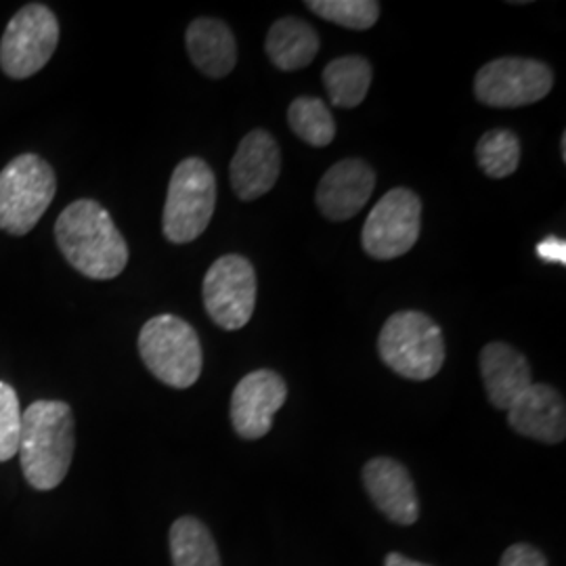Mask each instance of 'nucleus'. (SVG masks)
<instances>
[{
  "mask_svg": "<svg viewBox=\"0 0 566 566\" xmlns=\"http://www.w3.org/2000/svg\"><path fill=\"white\" fill-rule=\"evenodd\" d=\"M521 142L507 128H493L476 143V163L489 179H506L521 164Z\"/></svg>",
  "mask_w": 566,
  "mask_h": 566,
  "instance_id": "22",
  "label": "nucleus"
},
{
  "mask_svg": "<svg viewBox=\"0 0 566 566\" xmlns=\"http://www.w3.org/2000/svg\"><path fill=\"white\" fill-rule=\"evenodd\" d=\"M74 413L65 401L41 399L21 416L20 460L23 476L39 491H51L70 472L76 434Z\"/></svg>",
  "mask_w": 566,
  "mask_h": 566,
  "instance_id": "2",
  "label": "nucleus"
},
{
  "mask_svg": "<svg viewBox=\"0 0 566 566\" xmlns=\"http://www.w3.org/2000/svg\"><path fill=\"white\" fill-rule=\"evenodd\" d=\"M170 556L175 566H221L212 533L196 516H181L170 526Z\"/></svg>",
  "mask_w": 566,
  "mask_h": 566,
  "instance_id": "20",
  "label": "nucleus"
},
{
  "mask_svg": "<svg viewBox=\"0 0 566 566\" xmlns=\"http://www.w3.org/2000/svg\"><path fill=\"white\" fill-rule=\"evenodd\" d=\"M422 231V200L411 189H390L374 206L361 231L364 250L376 261L407 254Z\"/></svg>",
  "mask_w": 566,
  "mask_h": 566,
  "instance_id": "8",
  "label": "nucleus"
},
{
  "mask_svg": "<svg viewBox=\"0 0 566 566\" xmlns=\"http://www.w3.org/2000/svg\"><path fill=\"white\" fill-rule=\"evenodd\" d=\"M376 189V172L359 158H346L334 164L319 181L315 200L329 221H348L364 210Z\"/></svg>",
  "mask_w": 566,
  "mask_h": 566,
  "instance_id": "13",
  "label": "nucleus"
},
{
  "mask_svg": "<svg viewBox=\"0 0 566 566\" xmlns=\"http://www.w3.org/2000/svg\"><path fill=\"white\" fill-rule=\"evenodd\" d=\"M385 566H430L422 565V563H416V560H411V558H407L403 554H399V552H390L388 556L385 558Z\"/></svg>",
  "mask_w": 566,
  "mask_h": 566,
  "instance_id": "27",
  "label": "nucleus"
},
{
  "mask_svg": "<svg viewBox=\"0 0 566 566\" xmlns=\"http://www.w3.org/2000/svg\"><path fill=\"white\" fill-rule=\"evenodd\" d=\"M560 151H563V160L566 163V135H563V143H560Z\"/></svg>",
  "mask_w": 566,
  "mask_h": 566,
  "instance_id": "28",
  "label": "nucleus"
},
{
  "mask_svg": "<svg viewBox=\"0 0 566 566\" xmlns=\"http://www.w3.org/2000/svg\"><path fill=\"white\" fill-rule=\"evenodd\" d=\"M481 376L489 403L506 411L533 385L525 355L506 343H489L481 350Z\"/></svg>",
  "mask_w": 566,
  "mask_h": 566,
  "instance_id": "16",
  "label": "nucleus"
},
{
  "mask_svg": "<svg viewBox=\"0 0 566 566\" xmlns=\"http://www.w3.org/2000/svg\"><path fill=\"white\" fill-rule=\"evenodd\" d=\"M282 172V149L271 133L256 128L243 137L229 168L231 187L243 202L269 193Z\"/></svg>",
  "mask_w": 566,
  "mask_h": 566,
  "instance_id": "12",
  "label": "nucleus"
},
{
  "mask_svg": "<svg viewBox=\"0 0 566 566\" xmlns=\"http://www.w3.org/2000/svg\"><path fill=\"white\" fill-rule=\"evenodd\" d=\"M554 72L544 61L500 57L483 65L474 78V95L495 109H514L546 99Z\"/></svg>",
  "mask_w": 566,
  "mask_h": 566,
  "instance_id": "10",
  "label": "nucleus"
},
{
  "mask_svg": "<svg viewBox=\"0 0 566 566\" xmlns=\"http://www.w3.org/2000/svg\"><path fill=\"white\" fill-rule=\"evenodd\" d=\"M378 353L386 367L401 378L426 382L446 364V338L424 313L399 311L386 319L378 336Z\"/></svg>",
  "mask_w": 566,
  "mask_h": 566,
  "instance_id": "3",
  "label": "nucleus"
},
{
  "mask_svg": "<svg viewBox=\"0 0 566 566\" xmlns=\"http://www.w3.org/2000/svg\"><path fill=\"white\" fill-rule=\"evenodd\" d=\"M256 271L240 254L217 259L203 277V306L210 319L227 332L242 329L256 306Z\"/></svg>",
  "mask_w": 566,
  "mask_h": 566,
  "instance_id": "9",
  "label": "nucleus"
},
{
  "mask_svg": "<svg viewBox=\"0 0 566 566\" xmlns=\"http://www.w3.org/2000/svg\"><path fill=\"white\" fill-rule=\"evenodd\" d=\"M264 49L275 67L282 72H296L311 65L317 57L319 36L306 21L283 18L271 25Z\"/></svg>",
  "mask_w": 566,
  "mask_h": 566,
  "instance_id": "18",
  "label": "nucleus"
},
{
  "mask_svg": "<svg viewBox=\"0 0 566 566\" xmlns=\"http://www.w3.org/2000/svg\"><path fill=\"white\" fill-rule=\"evenodd\" d=\"M21 416L15 388L0 380V462H9L20 451Z\"/></svg>",
  "mask_w": 566,
  "mask_h": 566,
  "instance_id": "24",
  "label": "nucleus"
},
{
  "mask_svg": "<svg viewBox=\"0 0 566 566\" xmlns=\"http://www.w3.org/2000/svg\"><path fill=\"white\" fill-rule=\"evenodd\" d=\"M507 424L526 439L558 446L566 437L565 399L556 388L533 382L507 407Z\"/></svg>",
  "mask_w": 566,
  "mask_h": 566,
  "instance_id": "14",
  "label": "nucleus"
},
{
  "mask_svg": "<svg viewBox=\"0 0 566 566\" xmlns=\"http://www.w3.org/2000/svg\"><path fill=\"white\" fill-rule=\"evenodd\" d=\"M500 566H547V560L537 547L514 544L502 554Z\"/></svg>",
  "mask_w": 566,
  "mask_h": 566,
  "instance_id": "25",
  "label": "nucleus"
},
{
  "mask_svg": "<svg viewBox=\"0 0 566 566\" xmlns=\"http://www.w3.org/2000/svg\"><path fill=\"white\" fill-rule=\"evenodd\" d=\"M57 179L41 156L23 154L0 170V229L11 235L30 233L55 198Z\"/></svg>",
  "mask_w": 566,
  "mask_h": 566,
  "instance_id": "5",
  "label": "nucleus"
},
{
  "mask_svg": "<svg viewBox=\"0 0 566 566\" xmlns=\"http://www.w3.org/2000/svg\"><path fill=\"white\" fill-rule=\"evenodd\" d=\"M287 399V385L277 371L256 369L243 376L231 397L233 430L245 439L256 441L269 434L275 413Z\"/></svg>",
  "mask_w": 566,
  "mask_h": 566,
  "instance_id": "11",
  "label": "nucleus"
},
{
  "mask_svg": "<svg viewBox=\"0 0 566 566\" xmlns=\"http://www.w3.org/2000/svg\"><path fill=\"white\" fill-rule=\"evenodd\" d=\"M290 128L313 147H327L336 137V122L329 107L317 97H296L287 107Z\"/></svg>",
  "mask_w": 566,
  "mask_h": 566,
  "instance_id": "21",
  "label": "nucleus"
},
{
  "mask_svg": "<svg viewBox=\"0 0 566 566\" xmlns=\"http://www.w3.org/2000/svg\"><path fill=\"white\" fill-rule=\"evenodd\" d=\"M55 238L65 261L88 280H114L128 264V245L95 200L70 203L55 223Z\"/></svg>",
  "mask_w": 566,
  "mask_h": 566,
  "instance_id": "1",
  "label": "nucleus"
},
{
  "mask_svg": "<svg viewBox=\"0 0 566 566\" xmlns=\"http://www.w3.org/2000/svg\"><path fill=\"white\" fill-rule=\"evenodd\" d=\"M364 485L371 502L397 525H413L420 518L418 491L401 462L374 458L364 468Z\"/></svg>",
  "mask_w": 566,
  "mask_h": 566,
  "instance_id": "15",
  "label": "nucleus"
},
{
  "mask_svg": "<svg viewBox=\"0 0 566 566\" xmlns=\"http://www.w3.org/2000/svg\"><path fill=\"white\" fill-rule=\"evenodd\" d=\"M139 353L143 364L166 386L189 388L202 376L200 336L177 315H158L143 325Z\"/></svg>",
  "mask_w": 566,
  "mask_h": 566,
  "instance_id": "4",
  "label": "nucleus"
},
{
  "mask_svg": "<svg viewBox=\"0 0 566 566\" xmlns=\"http://www.w3.org/2000/svg\"><path fill=\"white\" fill-rule=\"evenodd\" d=\"M374 78L371 63L361 55H346L325 65L322 81L332 105L340 109H353L361 105L369 93Z\"/></svg>",
  "mask_w": 566,
  "mask_h": 566,
  "instance_id": "19",
  "label": "nucleus"
},
{
  "mask_svg": "<svg viewBox=\"0 0 566 566\" xmlns=\"http://www.w3.org/2000/svg\"><path fill=\"white\" fill-rule=\"evenodd\" d=\"M60 42V21L41 2L20 9L0 41V67L9 78L23 81L41 72Z\"/></svg>",
  "mask_w": 566,
  "mask_h": 566,
  "instance_id": "7",
  "label": "nucleus"
},
{
  "mask_svg": "<svg viewBox=\"0 0 566 566\" xmlns=\"http://www.w3.org/2000/svg\"><path fill=\"white\" fill-rule=\"evenodd\" d=\"M217 208V177L200 158L182 160L168 185L163 229L166 240L189 243L198 240L212 221Z\"/></svg>",
  "mask_w": 566,
  "mask_h": 566,
  "instance_id": "6",
  "label": "nucleus"
},
{
  "mask_svg": "<svg viewBox=\"0 0 566 566\" xmlns=\"http://www.w3.org/2000/svg\"><path fill=\"white\" fill-rule=\"evenodd\" d=\"M537 254L546 263L566 264V243L558 238H546L537 245Z\"/></svg>",
  "mask_w": 566,
  "mask_h": 566,
  "instance_id": "26",
  "label": "nucleus"
},
{
  "mask_svg": "<svg viewBox=\"0 0 566 566\" xmlns=\"http://www.w3.org/2000/svg\"><path fill=\"white\" fill-rule=\"evenodd\" d=\"M189 60L210 78H224L238 63V42L231 28L221 20L191 21L185 34Z\"/></svg>",
  "mask_w": 566,
  "mask_h": 566,
  "instance_id": "17",
  "label": "nucleus"
},
{
  "mask_svg": "<svg viewBox=\"0 0 566 566\" xmlns=\"http://www.w3.org/2000/svg\"><path fill=\"white\" fill-rule=\"evenodd\" d=\"M306 9L322 20L357 32L369 30L380 18V2L376 0H308Z\"/></svg>",
  "mask_w": 566,
  "mask_h": 566,
  "instance_id": "23",
  "label": "nucleus"
}]
</instances>
